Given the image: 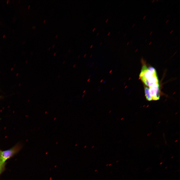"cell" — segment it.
I'll return each mask as SVG.
<instances>
[{"label": "cell", "mask_w": 180, "mask_h": 180, "mask_svg": "<svg viewBox=\"0 0 180 180\" xmlns=\"http://www.w3.org/2000/svg\"><path fill=\"white\" fill-rule=\"evenodd\" d=\"M86 54H84V57H85L86 55Z\"/></svg>", "instance_id": "19"}, {"label": "cell", "mask_w": 180, "mask_h": 180, "mask_svg": "<svg viewBox=\"0 0 180 180\" xmlns=\"http://www.w3.org/2000/svg\"><path fill=\"white\" fill-rule=\"evenodd\" d=\"M155 0H153L152 1V2H154V1Z\"/></svg>", "instance_id": "27"}, {"label": "cell", "mask_w": 180, "mask_h": 180, "mask_svg": "<svg viewBox=\"0 0 180 180\" xmlns=\"http://www.w3.org/2000/svg\"><path fill=\"white\" fill-rule=\"evenodd\" d=\"M5 165V163H3L0 161V174L4 170Z\"/></svg>", "instance_id": "5"}, {"label": "cell", "mask_w": 180, "mask_h": 180, "mask_svg": "<svg viewBox=\"0 0 180 180\" xmlns=\"http://www.w3.org/2000/svg\"><path fill=\"white\" fill-rule=\"evenodd\" d=\"M93 46V45H92L90 46V48H91Z\"/></svg>", "instance_id": "14"}, {"label": "cell", "mask_w": 180, "mask_h": 180, "mask_svg": "<svg viewBox=\"0 0 180 180\" xmlns=\"http://www.w3.org/2000/svg\"><path fill=\"white\" fill-rule=\"evenodd\" d=\"M99 34V32H98V33H97V34H96V35H97V36H98V34Z\"/></svg>", "instance_id": "26"}, {"label": "cell", "mask_w": 180, "mask_h": 180, "mask_svg": "<svg viewBox=\"0 0 180 180\" xmlns=\"http://www.w3.org/2000/svg\"><path fill=\"white\" fill-rule=\"evenodd\" d=\"M84 96V95L82 96V97H83Z\"/></svg>", "instance_id": "35"}, {"label": "cell", "mask_w": 180, "mask_h": 180, "mask_svg": "<svg viewBox=\"0 0 180 180\" xmlns=\"http://www.w3.org/2000/svg\"><path fill=\"white\" fill-rule=\"evenodd\" d=\"M152 43V42H150L149 43V44H148V45H150Z\"/></svg>", "instance_id": "9"}, {"label": "cell", "mask_w": 180, "mask_h": 180, "mask_svg": "<svg viewBox=\"0 0 180 180\" xmlns=\"http://www.w3.org/2000/svg\"><path fill=\"white\" fill-rule=\"evenodd\" d=\"M20 147L18 146H15L12 148L5 151H1L0 160L3 163L8 159L13 156L20 150Z\"/></svg>", "instance_id": "2"}, {"label": "cell", "mask_w": 180, "mask_h": 180, "mask_svg": "<svg viewBox=\"0 0 180 180\" xmlns=\"http://www.w3.org/2000/svg\"><path fill=\"white\" fill-rule=\"evenodd\" d=\"M92 56V54H91L90 55V57H91Z\"/></svg>", "instance_id": "25"}, {"label": "cell", "mask_w": 180, "mask_h": 180, "mask_svg": "<svg viewBox=\"0 0 180 180\" xmlns=\"http://www.w3.org/2000/svg\"><path fill=\"white\" fill-rule=\"evenodd\" d=\"M56 54V52H55V53L54 54V56H55V55Z\"/></svg>", "instance_id": "21"}, {"label": "cell", "mask_w": 180, "mask_h": 180, "mask_svg": "<svg viewBox=\"0 0 180 180\" xmlns=\"http://www.w3.org/2000/svg\"><path fill=\"white\" fill-rule=\"evenodd\" d=\"M168 21H169L168 20H167L166 21V23H167V22H168Z\"/></svg>", "instance_id": "15"}, {"label": "cell", "mask_w": 180, "mask_h": 180, "mask_svg": "<svg viewBox=\"0 0 180 180\" xmlns=\"http://www.w3.org/2000/svg\"><path fill=\"white\" fill-rule=\"evenodd\" d=\"M158 0H157L156 1V2H157V1H158Z\"/></svg>", "instance_id": "37"}, {"label": "cell", "mask_w": 180, "mask_h": 180, "mask_svg": "<svg viewBox=\"0 0 180 180\" xmlns=\"http://www.w3.org/2000/svg\"><path fill=\"white\" fill-rule=\"evenodd\" d=\"M45 21H46V20H44V23L45 22Z\"/></svg>", "instance_id": "30"}, {"label": "cell", "mask_w": 180, "mask_h": 180, "mask_svg": "<svg viewBox=\"0 0 180 180\" xmlns=\"http://www.w3.org/2000/svg\"><path fill=\"white\" fill-rule=\"evenodd\" d=\"M58 36V35H56V37H55L56 38Z\"/></svg>", "instance_id": "20"}, {"label": "cell", "mask_w": 180, "mask_h": 180, "mask_svg": "<svg viewBox=\"0 0 180 180\" xmlns=\"http://www.w3.org/2000/svg\"><path fill=\"white\" fill-rule=\"evenodd\" d=\"M64 62H65V61H64V62H63V64H64Z\"/></svg>", "instance_id": "39"}, {"label": "cell", "mask_w": 180, "mask_h": 180, "mask_svg": "<svg viewBox=\"0 0 180 180\" xmlns=\"http://www.w3.org/2000/svg\"><path fill=\"white\" fill-rule=\"evenodd\" d=\"M100 89H99V91H100Z\"/></svg>", "instance_id": "38"}, {"label": "cell", "mask_w": 180, "mask_h": 180, "mask_svg": "<svg viewBox=\"0 0 180 180\" xmlns=\"http://www.w3.org/2000/svg\"><path fill=\"white\" fill-rule=\"evenodd\" d=\"M1 151L0 150V161H1V160H0V153H1Z\"/></svg>", "instance_id": "6"}, {"label": "cell", "mask_w": 180, "mask_h": 180, "mask_svg": "<svg viewBox=\"0 0 180 180\" xmlns=\"http://www.w3.org/2000/svg\"><path fill=\"white\" fill-rule=\"evenodd\" d=\"M102 44V42H101L100 43V45H101V44Z\"/></svg>", "instance_id": "32"}, {"label": "cell", "mask_w": 180, "mask_h": 180, "mask_svg": "<svg viewBox=\"0 0 180 180\" xmlns=\"http://www.w3.org/2000/svg\"><path fill=\"white\" fill-rule=\"evenodd\" d=\"M95 30V28H94L92 30V31L93 32H94V31Z\"/></svg>", "instance_id": "7"}, {"label": "cell", "mask_w": 180, "mask_h": 180, "mask_svg": "<svg viewBox=\"0 0 180 180\" xmlns=\"http://www.w3.org/2000/svg\"><path fill=\"white\" fill-rule=\"evenodd\" d=\"M140 77L144 84L149 87L155 84H158L156 71H150L146 64L142 66Z\"/></svg>", "instance_id": "1"}, {"label": "cell", "mask_w": 180, "mask_h": 180, "mask_svg": "<svg viewBox=\"0 0 180 180\" xmlns=\"http://www.w3.org/2000/svg\"><path fill=\"white\" fill-rule=\"evenodd\" d=\"M129 42H128L127 43V44H126V45H128L129 44Z\"/></svg>", "instance_id": "23"}, {"label": "cell", "mask_w": 180, "mask_h": 180, "mask_svg": "<svg viewBox=\"0 0 180 180\" xmlns=\"http://www.w3.org/2000/svg\"><path fill=\"white\" fill-rule=\"evenodd\" d=\"M50 47L49 48V49H48V50H50Z\"/></svg>", "instance_id": "34"}, {"label": "cell", "mask_w": 180, "mask_h": 180, "mask_svg": "<svg viewBox=\"0 0 180 180\" xmlns=\"http://www.w3.org/2000/svg\"><path fill=\"white\" fill-rule=\"evenodd\" d=\"M138 50V49H136V51Z\"/></svg>", "instance_id": "36"}, {"label": "cell", "mask_w": 180, "mask_h": 180, "mask_svg": "<svg viewBox=\"0 0 180 180\" xmlns=\"http://www.w3.org/2000/svg\"><path fill=\"white\" fill-rule=\"evenodd\" d=\"M173 32V30H172L170 32V34H171V33Z\"/></svg>", "instance_id": "10"}, {"label": "cell", "mask_w": 180, "mask_h": 180, "mask_svg": "<svg viewBox=\"0 0 180 180\" xmlns=\"http://www.w3.org/2000/svg\"><path fill=\"white\" fill-rule=\"evenodd\" d=\"M135 25V24H133V25H132V27H134V26Z\"/></svg>", "instance_id": "11"}, {"label": "cell", "mask_w": 180, "mask_h": 180, "mask_svg": "<svg viewBox=\"0 0 180 180\" xmlns=\"http://www.w3.org/2000/svg\"><path fill=\"white\" fill-rule=\"evenodd\" d=\"M110 34V32H109L108 33V35H109Z\"/></svg>", "instance_id": "18"}, {"label": "cell", "mask_w": 180, "mask_h": 180, "mask_svg": "<svg viewBox=\"0 0 180 180\" xmlns=\"http://www.w3.org/2000/svg\"><path fill=\"white\" fill-rule=\"evenodd\" d=\"M112 72V70H110V72H109V73H111Z\"/></svg>", "instance_id": "22"}, {"label": "cell", "mask_w": 180, "mask_h": 180, "mask_svg": "<svg viewBox=\"0 0 180 180\" xmlns=\"http://www.w3.org/2000/svg\"><path fill=\"white\" fill-rule=\"evenodd\" d=\"M149 92L152 100H158L160 98V91L159 84H156L149 87Z\"/></svg>", "instance_id": "3"}, {"label": "cell", "mask_w": 180, "mask_h": 180, "mask_svg": "<svg viewBox=\"0 0 180 180\" xmlns=\"http://www.w3.org/2000/svg\"><path fill=\"white\" fill-rule=\"evenodd\" d=\"M146 17V16H144L143 17V19H144V18H145Z\"/></svg>", "instance_id": "8"}, {"label": "cell", "mask_w": 180, "mask_h": 180, "mask_svg": "<svg viewBox=\"0 0 180 180\" xmlns=\"http://www.w3.org/2000/svg\"><path fill=\"white\" fill-rule=\"evenodd\" d=\"M108 19H107L106 21V22H107L108 20Z\"/></svg>", "instance_id": "13"}, {"label": "cell", "mask_w": 180, "mask_h": 180, "mask_svg": "<svg viewBox=\"0 0 180 180\" xmlns=\"http://www.w3.org/2000/svg\"><path fill=\"white\" fill-rule=\"evenodd\" d=\"M90 78H89L87 80L88 82H89V81L90 80Z\"/></svg>", "instance_id": "12"}, {"label": "cell", "mask_w": 180, "mask_h": 180, "mask_svg": "<svg viewBox=\"0 0 180 180\" xmlns=\"http://www.w3.org/2000/svg\"><path fill=\"white\" fill-rule=\"evenodd\" d=\"M86 91V90H84L83 92V93H85V92Z\"/></svg>", "instance_id": "29"}, {"label": "cell", "mask_w": 180, "mask_h": 180, "mask_svg": "<svg viewBox=\"0 0 180 180\" xmlns=\"http://www.w3.org/2000/svg\"><path fill=\"white\" fill-rule=\"evenodd\" d=\"M76 64H74V65L73 66V67H74L76 66Z\"/></svg>", "instance_id": "28"}, {"label": "cell", "mask_w": 180, "mask_h": 180, "mask_svg": "<svg viewBox=\"0 0 180 180\" xmlns=\"http://www.w3.org/2000/svg\"><path fill=\"white\" fill-rule=\"evenodd\" d=\"M152 33V32H151L150 34V35H151Z\"/></svg>", "instance_id": "16"}, {"label": "cell", "mask_w": 180, "mask_h": 180, "mask_svg": "<svg viewBox=\"0 0 180 180\" xmlns=\"http://www.w3.org/2000/svg\"><path fill=\"white\" fill-rule=\"evenodd\" d=\"M114 88H113L112 89V90Z\"/></svg>", "instance_id": "40"}, {"label": "cell", "mask_w": 180, "mask_h": 180, "mask_svg": "<svg viewBox=\"0 0 180 180\" xmlns=\"http://www.w3.org/2000/svg\"><path fill=\"white\" fill-rule=\"evenodd\" d=\"M80 57V56H78V58H79Z\"/></svg>", "instance_id": "33"}, {"label": "cell", "mask_w": 180, "mask_h": 180, "mask_svg": "<svg viewBox=\"0 0 180 180\" xmlns=\"http://www.w3.org/2000/svg\"><path fill=\"white\" fill-rule=\"evenodd\" d=\"M90 76H89V77H90Z\"/></svg>", "instance_id": "41"}, {"label": "cell", "mask_w": 180, "mask_h": 180, "mask_svg": "<svg viewBox=\"0 0 180 180\" xmlns=\"http://www.w3.org/2000/svg\"><path fill=\"white\" fill-rule=\"evenodd\" d=\"M103 80H102L100 81V82H102Z\"/></svg>", "instance_id": "24"}, {"label": "cell", "mask_w": 180, "mask_h": 180, "mask_svg": "<svg viewBox=\"0 0 180 180\" xmlns=\"http://www.w3.org/2000/svg\"><path fill=\"white\" fill-rule=\"evenodd\" d=\"M126 34H124V36H126Z\"/></svg>", "instance_id": "31"}, {"label": "cell", "mask_w": 180, "mask_h": 180, "mask_svg": "<svg viewBox=\"0 0 180 180\" xmlns=\"http://www.w3.org/2000/svg\"><path fill=\"white\" fill-rule=\"evenodd\" d=\"M144 92L146 100L149 101L152 100V97L149 93V88L147 87H145Z\"/></svg>", "instance_id": "4"}, {"label": "cell", "mask_w": 180, "mask_h": 180, "mask_svg": "<svg viewBox=\"0 0 180 180\" xmlns=\"http://www.w3.org/2000/svg\"><path fill=\"white\" fill-rule=\"evenodd\" d=\"M54 46H55V45H54H54L52 46V47L53 48H54Z\"/></svg>", "instance_id": "17"}]
</instances>
